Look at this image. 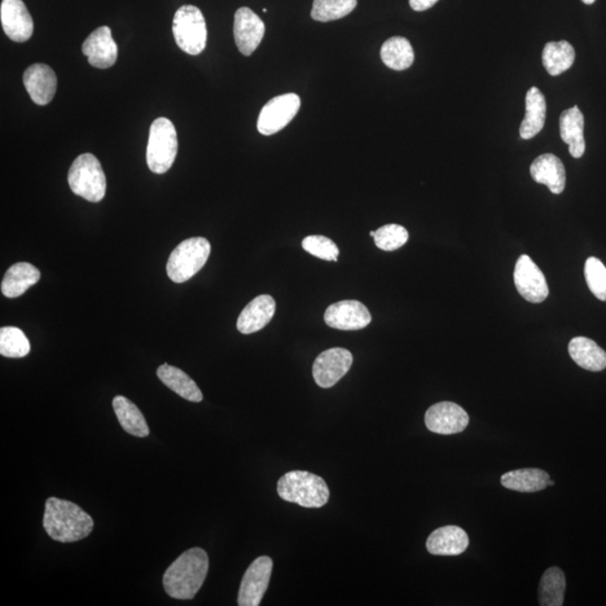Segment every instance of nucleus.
Returning <instances> with one entry per match:
<instances>
[{
    "label": "nucleus",
    "mask_w": 606,
    "mask_h": 606,
    "mask_svg": "<svg viewBox=\"0 0 606 606\" xmlns=\"http://www.w3.org/2000/svg\"><path fill=\"white\" fill-rule=\"evenodd\" d=\"M94 526L92 518L76 503L58 498L47 499L43 526L55 542H79L91 534Z\"/></svg>",
    "instance_id": "nucleus-1"
},
{
    "label": "nucleus",
    "mask_w": 606,
    "mask_h": 606,
    "mask_svg": "<svg viewBox=\"0 0 606 606\" xmlns=\"http://www.w3.org/2000/svg\"><path fill=\"white\" fill-rule=\"evenodd\" d=\"M209 557L201 548H191L183 552L170 566L164 577L166 594L173 599L192 600L207 577Z\"/></svg>",
    "instance_id": "nucleus-2"
},
{
    "label": "nucleus",
    "mask_w": 606,
    "mask_h": 606,
    "mask_svg": "<svg viewBox=\"0 0 606 606\" xmlns=\"http://www.w3.org/2000/svg\"><path fill=\"white\" fill-rule=\"evenodd\" d=\"M278 494L287 502L318 509L326 505L331 492L324 478L306 471H292L280 478Z\"/></svg>",
    "instance_id": "nucleus-3"
},
{
    "label": "nucleus",
    "mask_w": 606,
    "mask_h": 606,
    "mask_svg": "<svg viewBox=\"0 0 606 606\" xmlns=\"http://www.w3.org/2000/svg\"><path fill=\"white\" fill-rule=\"evenodd\" d=\"M212 245L204 237L183 240L173 249L166 265L169 278L175 283H183L195 276L207 263Z\"/></svg>",
    "instance_id": "nucleus-4"
},
{
    "label": "nucleus",
    "mask_w": 606,
    "mask_h": 606,
    "mask_svg": "<svg viewBox=\"0 0 606 606\" xmlns=\"http://www.w3.org/2000/svg\"><path fill=\"white\" fill-rule=\"evenodd\" d=\"M68 181L74 195L90 202H99L106 195V175L103 166L90 153L81 155L73 161Z\"/></svg>",
    "instance_id": "nucleus-5"
},
{
    "label": "nucleus",
    "mask_w": 606,
    "mask_h": 606,
    "mask_svg": "<svg viewBox=\"0 0 606 606\" xmlns=\"http://www.w3.org/2000/svg\"><path fill=\"white\" fill-rule=\"evenodd\" d=\"M178 155V136L173 122L157 118L149 129L147 162L149 170L156 174L168 173Z\"/></svg>",
    "instance_id": "nucleus-6"
},
{
    "label": "nucleus",
    "mask_w": 606,
    "mask_h": 606,
    "mask_svg": "<svg viewBox=\"0 0 606 606\" xmlns=\"http://www.w3.org/2000/svg\"><path fill=\"white\" fill-rule=\"evenodd\" d=\"M175 42L190 55H200L207 44V25L199 8L192 5L180 7L173 19Z\"/></svg>",
    "instance_id": "nucleus-7"
},
{
    "label": "nucleus",
    "mask_w": 606,
    "mask_h": 606,
    "mask_svg": "<svg viewBox=\"0 0 606 606\" xmlns=\"http://www.w3.org/2000/svg\"><path fill=\"white\" fill-rule=\"evenodd\" d=\"M301 99L296 94L275 97L262 108L257 120V130L262 135H274L283 130L296 117Z\"/></svg>",
    "instance_id": "nucleus-8"
},
{
    "label": "nucleus",
    "mask_w": 606,
    "mask_h": 606,
    "mask_svg": "<svg viewBox=\"0 0 606 606\" xmlns=\"http://www.w3.org/2000/svg\"><path fill=\"white\" fill-rule=\"evenodd\" d=\"M274 570V560L267 556L258 557L250 564L241 579L239 605L258 606L261 604Z\"/></svg>",
    "instance_id": "nucleus-9"
},
{
    "label": "nucleus",
    "mask_w": 606,
    "mask_h": 606,
    "mask_svg": "<svg viewBox=\"0 0 606 606\" xmlns=\"http://www.w3.org/2000/svg\"><path fill=\"white\" fill-rule=\"evenodd\" d=\"M353 355L349 350L335 347L323 351L314 363L313 375L316 383L323 389L332 388L350 370Z\"/></svg>",
    "instance_id": "nucleus-10"
},
{
    "label": "nucleus",
    "mask_w": 606,
    "mask_h": 606,
    "mask_svg": "<svg viewBox=\"0 0 606 606\" xmlns=\"http://www.w3.org/2000/svg\"><path fill=\"white\" fill-rule=\"evenodd\" d=\"M513 276L518 292L526 301L542 303L546 300L549 294L546 278L528 256L518 258Z\"/></svg>",
    "instance_id": "nucleus-11"
},
{
    "label": "nucleus",
    "mask_w": 606,
    "mask_h": 606,
    "mask_svg": "<svg viewBox=\"0 0 606 606\" xmlns=\"http://www.w3.org/2000/svg\"><path fill=\"white\" fill-rule=\"evenodd\" d=\"M430 432L439 434H454L464 432L469 423L467 411L459 404L439 402L430 407L425 416Z\"/></svg>",
    "instance_id": "nucleus-12"
},
{
    "label": "nucleus",
    "mask_w": 606,
    "mask_h": 606,
    "mask_svg": "<svg viewBox=\"0 0 606 606\" xmlns=\"http://www.w3.org/2000/svg\"><path fill=\"white\" fill-rule=\"evenodd\" d=\"M324 323L338 331H359L372 322L370 311L357 300L332 303L324 316Z\"/></svg>",
    "instance_id": "nucleus-13"
},
{
    "label": "nucleus",
    "mask_w": 606,
    "mask_h": 606,
    "mask_svg": "<svg viewBox=\"0 0 606 606\" xmlns=\"http://www.w3.org/2000/svg\"><path fill=\"white\" fill-rule=\"evenodd\" d=\"M0 20L4 32L12 41L23 43L32 38L33 19L23 0H3Z\"/></svg>",
    "instance_id": "nucleus-14"
},
{
    "label": "nucleus",
    "mask_w": 606,
    "mask_h": 606,
    "mask_svg": "<svg viewBox=\"0 0 606 606\" xmlns=\"http://www.w3.org/2000/svg\"><path fill=\"white\" fill-rule=\"evenodd\" d=\"M265 34V25L256 13L241 7L235 14L234 37L241 55L249 56L260 46Z\"/></svg>",
    "instance_id": "nucleus-15"
},
{
    "label": "nucleus",
    "mask_w": 606,
    "mask_h": 606,
    "mask_svg": "<svg viewBox=\"0 0 606 606\" xmlns=\"http://www.w3.org/2000/svg\"><path fill=\"white\" fill-rule=\"evenodd\" d=\"M82 54L88 56L90 65L98 69L112 68L116 63L118 47L108 26H101L86 38Z\"/></svg>",
    "instance_id": "nucleus-16"
},
{
    "label": "nucleus",
    "mask_w": 606,
    "mask_h": 606,
    "mask_svg": "<svg viewBox=\"0 0 606 606\" xmlns=\"http://www.w3.org/2000/svg\"><path fill=\"white\" fill-rule=\"evenodd\" d=\"M23 82L30 99L39 106L50 104L58 88V78L54 69L42 63L33 64L26 69Z\"/></svg>",
    "instance_id": "nucleus-17"
},
{
    "label": "nucleus",
    "mask_w": 606,
    "mask_h": 606,
    "mask_svg": "<svg viewBox=\"0 0 606 606\" xmlns=\"http://www.w3.org/2000/svg\"><path fill=\"white\" fill-rule=\"evenodd\" d=\"M275 310L274 299L269 294H262L250 301L241 311L237 320V329L245 335L260 332L274 317Z\"/></svg>",
    "instance_id": "nucleus-18"
},
{
    "label": "nucleus",
    "mask_w": 606,
    "mask_h": 606,
    "mask_svg": "<svg viewBox=\"0 0 606 606\" xmlns=\"http://www.w3.org/2000/svg\"><path fill=\"white\" fill-rule=\"evenodd\" d=\"M469 539L459 526H446L434 530L427 539V549L432 555L459 556L467 551Z\"/></svg>",
    "instance_id": "nucleus-19"
},
{
    "label": "nucleus",
    "mask_w": 606,
    "mask_h": 606,
    "mask_svg": "<svg viewBox=\"0 0 606 606\" xmlns=\"http://www.w3.org/2000/svg\"><path fill=\"white\" fill-rule=\"evenodd\" d=\"M530 173L535 182L547 186L553 195H560L565 190V166L556 156H538L530 166Z\"/></svg>",
    "instance_id": "nucleus-20"
},
{
    "label": "nucleus",
    "mask_w": 606,
    "mask_h": 606,
    "mask_svg": "<svg viewBox=\"0 0 606 606\" xmlns=\"http://www.w3.org/2000/svg\"><path fill=\"white\" fill-rule=\"evenodd\" d=\"M560 138L569 147L570 156L579 159L585 153L584 139V116L577 106L563 112L560 118Z\"/></svg>",
    "instance_id": "nucleus-21"
},
{
    "label": "nucleus",
    "mask_w": 606,
    "mask_h": 606,
    "mask_svg": "<svg viewBox=\"0 0 606 606\" xmlns=\"http://www.w3.org/2000/svg\"><path fill=\"white\" fill-rule=\"evenodd\" d=\"M568 351L573 361L584 370L601 372L606 368V351L590 338H573Z\"/></svg>",
    "instance_id": "nucleus-22"
},
{
    "label": "nucleus",
    "mask_w": 606,
    "mask_h": 606,
    "mask_svg": "<svg viewBox=\"0 0 606 606\" xmlns=\"http://www.w3.org/2000/svg\"><path fill=\"white\" fill-rule=\"evenodd\" d=\"M547 104L543 92L533 87L526 96V116L520 126L522 139L534 138L543 130L546 122Z\"/></svg>",
    "instance_id": "nucleus-23"
},
{
    "label": "nucleus",
    "mask_w": 606,
    "mask_h": 606,
    "mask_svg": "<svg viewBox=\"0 0 606 606\" xmlns=\"http://www.w3.org/2000/svg\"><path fill=\"white\" fill-rule=\"evenodd\" d=\"M41 279V272L29 263H16L6 272L2 282V292L7 298H17L24 294Z\"/></svg>",
    "instance_id": "nucleus-24"
},
{
    "label": "nucleus",
    "mask_w": 606,
    "mask_h": 606,
    "mask_svg": "<svg viewBox=\"0 0 606 606\" xmlns=\"http://www.w3.org/2000/svg\"><path fill=\"white\" fill-rule=\"evenodd\" d=\"M156 375L162 383L188 401L198 403L204 399L196 382L180 368L164 364L157 368Z\"/></svg>",
    "instance_id": "nucleus-25"
},
{
    "label": "nucleus",
    "mask_w": 606,
    "mask_h": 606,
    "mask_svg": "<svg viewBox=\"0 0 606 606\" xmlns=\"http://www.w3.org/2000/svg\"><path fill=\"white\" fill-rule=\"evenodd\" d=\"M551 476L538 468H522L503 474L501 483L509 490L534 493L546 489Z\"/></svg>",
    "instance_id": "nucleus-26"
},
{
    "label": "nucleus",
    "mask_w": 606,
    "mask_h": 606,
    "mask_svg": "<svg viewBox=\"0 0 606 606\" xmlns=\"http://www.w3.org/2000/svg\"><path fill=\"white\" fill-rule=\"evenodd\" d=\"M113 407L118 421L127 433L139 438L148 436L149 428L147 419L130 400L122 397V395H117L113 400Z\"/></svg>",
    "instance_id": "nucleus-27"
},
{
    "label": "nucleus",
    "mask_w": 606,
    "mask_h": 606,
    "mask_svg": "<svg viewBox=\"0 0 606 606\" xmlns=\"http://www.w3.org/2000/svg\"><path fill=\"white\" fill-rule=\"evenodd\" d=\"M381 59L386 67L402 72L414 64V48L407 38L394 37L385 41L381 48Z\"/></svg>",
    "instance_id": "nucleus-28"
},
{
    "label": "nucleus",
    "mask_w": 606,
    "mask_h": 606,
    "mask_svg": "<svg viewBox=\"0 0 606 606\" xmlns=\"http://www.w3.org/2000/svg\"><path fill=\"white\" fill-rule=\"evenodd\" d=\"M575 50L568 41L549 42L543 51V64L552 77L568 72L575 63Z\"/></svg>",
    "instance_id": "nucleus-29"
},
{
    "label": "nucleus",
    "mask_w": 606,
    "mask_h": 606,
    "mask_svg": "<svg viewBox=\"0 0 606 606\" xmlns=\"http://www.w3.org/2000/svg\"><path fill=\"white\" fill-rule=\"evenodd\" d=\"M566 578L559 568H548L539 584V602L543 606H561L564 604Z\"/></svg>",
    "instance_id": "nucleus-30"
},
{
    "label": "nucleus",
    "mask_w": 606,
    "mask_h": 606,
    "mask_svg": "<svg viewBox=\"0 0 606 606\" xmlns=\"http://www.w3.org/2000/svg\"><path fill=\"white\" fill-rule=\"evenodd\" d=\"M358 6V0H315L311 17L327 23L349 15Z\"/></svg>",
    "instance_id": "nucleus-31"
},
{
    "label": "nucleus",
    "mask_w": 606,
    "mask_h": 606,
    "mask_svg": "<svg viewBox=\"0 0 606 606\" xmlns=\"http://www.w3.org/2000/svg\"><path fill=\"white\" fill-rule=\"evenodd\" d=\"M30 344L23 331L16 327L0 329V354L8 358H21L29 355Z\"/></svg>",
    "instance_id": "nucleus-32"
},
{
    "label": "nucleus",
    "mask_w": 606,
    "mask_h": 606,
    "mask_svg": "<svg viewBox=\"0 0 606 606\" xmlns=\"http://www.w3.org/2000/svg\"><path fill=\"white\" fill-rule=\"evenodd\" d=\"M409 240V232L401 225L390 223L375 231V241L377 248L386 252H392L402 248Z\"/></svg>",
    "instance_id": "nucleus-33"
},
{
    "label": "nucleus",
    "mask_w": 606,
    "mask_h": 606,
    "mask_svg": "<svg viewBox=\"0 0 606 606\" xmlns=\"http://www.w3.org/2000/svg\"><path fill=\"white\" fill-rule=\"evenodd\" d=\"M586 283L591 292L601 301H606V267L599 258L588 257L584 267Z\"/></svg>",
    "instance_id": "nucleus-34"
},
{
    "label": "nucleus",
    "mask_w": 606,
    "mask_h": 606,
    "mask_svg": "<svg viewBox=\"0 0 606 606\" xmlns=\"http://www.w3.org/2000/svg\"><path fill=\"white\" fill-rule=\"evenodd\" d=\"M302 248L320 260L337 262L340 257L338 246L331 239L322 235L306 237L302 240Z\"/></svg>",
    "instance_id": "nucleus-35"
},
{
    "label": "nucleus",
    "mask_w": 606,
    "mask_h": 606,
    "mask_svg": "<svg viewBox=\"0 0 606 606\" xmlns=\"http://www.w3.org/2000/svg\"><path fill=\"white\" fill-rule=\"evenodd\" d=\"M438 0H409L412 10L416 12H424L436 5Z\"/></svg>",
    "instance_id": "nucleus-36"
},
{
    "label": "nucleus",
    "mask_w": 606,
    "mask_h": 606,
    "mask_svg": "<svg viewBox=\"0 0 606 606\" xmlns=\"http://www.w3.org/2000/svg\"><path fill=\"white\" fill-rule=\"evenodd\" d=\"M584 4H586V5H592V4H594L596 0H582Z\"/></svg>",
    "instance_id": "nucleus-37"
},
{
    "label": "nucleus",
    "mask_w": 606,
    "mask_h": 606,
    "mask_svg": "<svg viewBox=\"0 0 606 606\" xmlns=\"http://www.w3.org/2000/svg\"><path fill=\"white\" fill-rule=\"evenodd\" d=\"M548 485H549V486L555 485V483H553L552 481L549 480Z\"/></svg>",
    "instance_id": "nucleus-38"
},
{
    "label": "nucleus",
    "mask_w": 606,
    "mask_h": 606,
    "mask_svg": "<svg viewBox=\"0 0 606 606\" xmlns=\"http://www.w3.org/2000/svg\"><path fill=\"white\" fill-rule=\"evenodd\" d=\"M370 235H371L372 237H375V231H371V232H370Z\"/></svg>",
    "instance_id": "nucleus-39"
}]
</instances>
